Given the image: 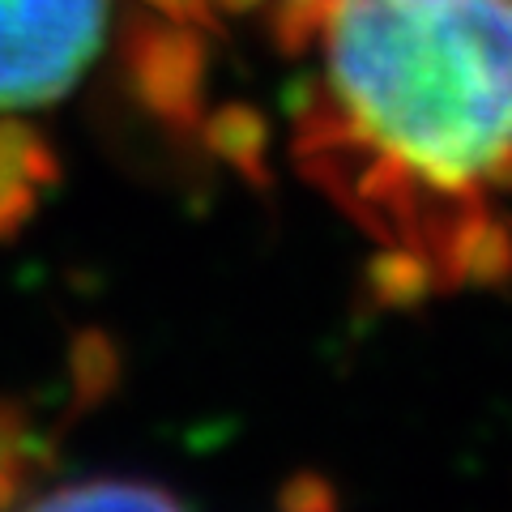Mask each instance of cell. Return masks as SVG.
<instances>
[{"label": "cell", "mask_w": 512, "mask_h": 512, "mask_svg": "<svg viewBox=\"0 0 512 512\" xmlns=\"http://www.w3.org/2000/svg\"><path fill=\"white\" fill-rule=\"evenodd\" d=\"M325 86L295 158L376 239L431 265L453 222L512 188V0H329Z\"/></svg>", "instance_id": "obj_1"}, {"label": "cell", "mask_w": 512, "mask_h": 512, "mask_svg": "<svg viewBox=\"0 0 512 512\" xmlns=\"http://www.w3.org/2000/svg\"><path fill=\"white\" fill-rule=\"evenodd\" d=\"M107 0H0V111L52 107L103 47Z\"/></svg>", "instance_id": "obj_2"}, {"label": "cell", "mask_w": 512, "mask_h": 512, "mask_svg": "<svg viewBox=\"0 0 512 512\" xmlns=\"http://www.w3.org/2000/svg\"><path fill=\"white\" fill-rule=\"evenodd\" d=\"M128 86L171 133H197L205 111V39L188 22H141L128 39Z\"/></svg>", "instance_id": "obj_3"}, {"label": "cell", "mask_w": 512, "mask_h": 512, "mask_svg": "<svg viewBox=\"0 0 512 512\" xmlns=\"http://www.w3.org/2000/svg\"><path fill=\"white\" fill-rule=\"evenodd\" d=\"M436 278L440 291H461V286L504 291L512 286V222L487 210V201L466 210L436 252Z\"/></svg>", "instance_id": "obj_4"}, {"label": "cell", "mask_w": 512, "mask_h": 512, "mask_svg": "<svg viewBox=\"0 0 512 512\" xmlns=\"http://www.w3.org/2000/svg\"><path fill=\"white\" fill-rule=\"evenodd\" d=\"M56 154L22 124H0V235L22 227L39 188L56 180Z\"/></svg>", "instance_id": "obj_5"}, {"label": "cell", "mask_w": 512, "mask_h": 512, "mask_svg": "<svg viewBox=\"0 0 512 512\" xmlns=\"http://www.w3.org/2000/svg\"><path fill=\"white\" fill-rule=\"evenodd\" d=\"M201 141L214 158H222L231 171L244 175V184L256 192L274 188V171H269V120L252 103H227L201 116Z\"/></svg>", "instance_id": "obj_6"}, {"label": "cell", "mask_w": 512, "mask_h": 512, "mask_svg": "<svg viewBox=\"0 0 512 512\" xmlns=\"http://www.w3.org/2000/svg\"><path fill=\"white\" fill-rule=\"evenodd\" d=\"M26 512H188L167 487L137 478H86L47 491Z\"/></svg>", "instance_id": "obj_7"}, {"label": "cell", "mask_w": 512, "mask_h": 512, "mask_svg": "<svg viewBox=\"0 0 512 512\" xmlns=\"http://www.w3.org/2000/svg\"><path fill=\"white\" fill-rule=\"evenodd\" d=\"M436 291H440L436 265L410 244L384 248L363 265V295L372 308L410 312V308H423Z\"/></svg>", "instance_id": "obj_8"}, {"label": "cell", "mask_w": 512, "mask_h": 512, "mask_svg": "<svg viewBox=\"0 0 512 512\" xmlns=\"http://www.w3.org/2000/svg\"><path fill=\"white\" fill-rule=\"evenodd\" d=\"M120 376H124V363H120L116 342L99 329H86L73 342V406L77 410L99 406L103 397L116 393Z\"/></svg>", "instance_id": "obj_9"}, {"label": "cell", "mask_w": 512, "mask_h": 512, "mask_svg": "<svg viewBox=\"0 0 512 512\" xmlns=\"http://www.w3.org/2000/svg\"><path fill=\"white\" fill-rule=\"evenodd\" d=\"M35 466H39V448L30 440L26 423L13 410H0V512L26 491Z\"/></svg>", "instance_id": "obj_10"}, {"label": "cell", "mask_w": 512, "mask_h": 512, "mask_svg": "<svg viewBox=\"0 0 512 512\" xmlns=\"http://www.w3.org/2000/svg\"><path fill=\"white\" fill-rule=\"evenodd\" d=\"M278 512H342V495L316 470H299L278 487Z\"/></svg>", "instance_id": "obj_11"}, {"label": "cell", "mask_w": 512, "mask_h": 512, "mask_svg": "<svg viewBox=\"0 0 512 512\" xmlns=\"http://www.w3.org/2000/svg\"><path fill=\"white\" fill-rule=\"evenodd\" d=\"M146 5H154L158 13H167L171 22H188V26H210L218 30L214 22V0H146Z\"/></svg>", "instance_id": "obj_12"}, {"label": "cell", "mask_w": 512, "mask_h": 512, "mask_svg": "<svg viewBox=\"0 0 512 512\" xmlns=\"http://www.w3.org/2000/svg\"><path fill=\"white\" fill-rule=\"evenodd\" d=\"M261 0H214V9H222V13H252Z\"/></svg>", "instance_id": "obj_13"}]
</instances>
